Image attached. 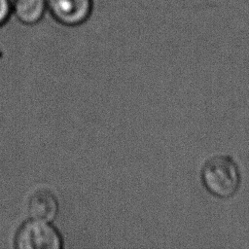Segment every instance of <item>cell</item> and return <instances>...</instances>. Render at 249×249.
I'll return each mask as SVG.
<instances>
[{"mask_svg":"<svg viewBox=\"0 0 249 249\" xmlns=\"http://www.w3.org/2000/svg\"><path fill=\"white\" fill-rule=\"evenodd\" d=\"M27 212L30 219L51 223L58 212L57 199L50 190L39 189L30 196Z\"/></svg>","mask_w":249,"mask_h":249,"instance_id":"obj_4","label":"cell"},{"mask_svg":"<svg viewBox=\"0 0 249 249\" xmlns=\"http://www.w3.org/2000/svg\"><path fill=\"white\" fill-rule=\"evenodd\" d=\"M47 11V0H13V14L27 25L38 23Z\"/></svg>","mask_w":249,"mask_h":249,"instance_id":"obj_5","label":"cell"},{"mask_svg":"<svg viewBox=\"0 0 249 249\" xmlns=\"http://www.w3.org/2000/svg\"><path fill=\"white\" fill-rule=\"evenodd\" d=\"M92 8V0H47V9L51 16L66 26H77L86 22Z\"/></svg>","mask_w":249,"mask_h":249,"instance_id":"obj_3","label":"cell"},{"mask_svg":"<svg viewBox=\"0 0 249 249\" xmlns=\"http://www.w3.org/2000/svg\"><path fill=\"white\" fill-rule=\"evenodd\" d=\"M13 14V1L0 0V26L4 24Z\"/></svg>","mask_w":249,"mask_h":249,"instance_id":"obj_6","label":"cell"},{"mask_svg":"<svg viewBox=\"0 0 249 249\" xmlns=\"http://www.w3.org/2000/svg\"><path fill=\"white\" fill-rule=\"evenodd\" d=\"M15 247L18 249H61L63 239L50 222L30 219L18 230Z\"/></svg>","mask_w":249,"mask_h":249,"instance_id":"obj_2","label":"cell"},{"mask_svg":"<svg viewBox=\"0 0 249 249\" xmlns=\"http://www.w3.org/2000/svg\"><path fill=\"white\" fill-rule=\"evenodd\" d=\"M200 179L210 195L220 199H229L236 195L240 188L241 172L232 157L216 155L202 165Z\"/></svg>","mask_w":249,"mask_h":249,"instance_id":"obj_1","label":"cell"}]
</instances>
